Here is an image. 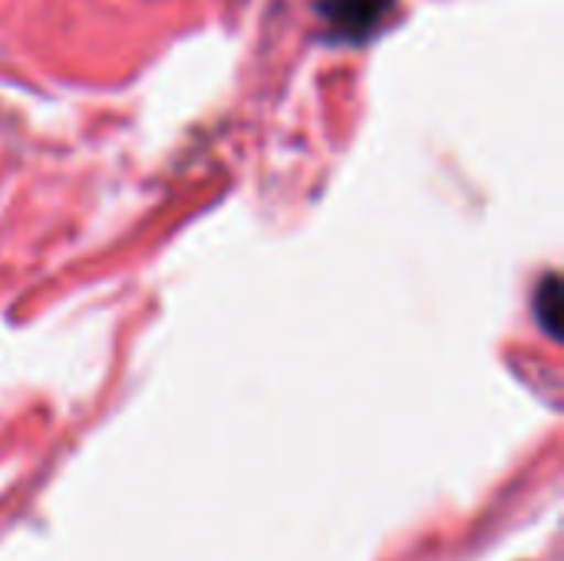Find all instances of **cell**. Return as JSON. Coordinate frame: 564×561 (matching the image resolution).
Instances as JSON below:
<instances>
[{
	"instance_id": "1",
	"label": "cell",
	"mask_w": 564,
	"mask_h": 561,
	"mask_svg": "<svg viewBox=\"0 0 564 561\" xmlns=\"http://www.w3.org/2000/svg\"><path fill=\"white\" fill-rule=\"evenodd\" d=\"M397 13V0H317V17L334 40L364 43Z\"/></svg>"
},
{
	"instance_id": "2",
	"label": "cell",
	"mask_w": 564,
	"mask_h": 561,
	"mask_svg": "<svg viewBox=\"0 0 564 561\" xmlns=\"http://www.w3.org/2000/svg\"><path fill=\"white\" fill-rule=\"evenodd\" d=\"M564 294H562V281L555 271H549L542 278V284L535 288V317L542 324V331L552 337V341H562V321H564V308H562Z\"/></svg>"
}]
</instances>
